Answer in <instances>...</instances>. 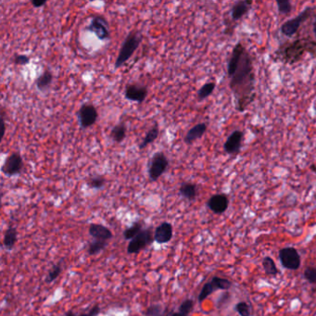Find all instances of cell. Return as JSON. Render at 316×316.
<instances>
[{"instance_id":"f35d334b","label":"cell","mask_w":316,"mask_h":316,"mask_svg":"<svg viewBox=\"0 0 316 316\" xmlns=\"http://www.w3.org/2000/svg\"><path fill=\"white\" fill-rule=\"evenodd\" d=\"M312 31H313V34L315 35L316 38V16L315 20H314V22H313V24H312Z\"/></svg>"},{"instance_id":"836d02e7","label":"cell","mask_w":316,"mask_h":316,"mask_svg":"<svg viewBox=\"0 0 316 316\" xmlns=\"http://www.w3.org/2000/svg\"><path fill=\"white\" fill-rule=\"evenodd\" d=\"M194 307V300L191 299H185L181 305L179 306V312H181L184 315L188 316L192 311Z\"/></svg>"},{"instance_id":"d6986e66","label":"cell","mask_w":316,"mask_h":316,"mask_svg":"<svg viewBox=\"0 0 316 316\" xmlns=\"http://www.w3.org/2000/svg\"><path fill=\"white\" fill-rule=\"evenodd\" d=\"M179 194L184 199L192 201L198 196V187L193 183H189V182L183 183L179 188Z\"/></svg>"},{"instance_id":"9c48e42d","label":"cell","mask_w":316,"mask_h":316,"mask_svg":"<svg viewBox=\"0 0 316 316\" xmlns=\"http://www.w3.org/2000/svg\"><path fill=\"white\" fill-rule=\"evenodd\" d=\"M312 11H313L312 8L308 7L303 12H300L297 17L287 20V22L282 24L281 28H280L282 34L287 37H291L295 35L298 32L299 26L303 24L308 18L310 17Z\"/></svg>"},{"instance_id":"9a60e30c","label":"cell","mask_w":316,"mask_h":316,"mask_svg":"<svg viewBox=\"0 0 316 316\" xmlns=\"http://www.w3.org/2000/svg\"><path fill=\"white\" fill-rule=\"evenodd\" d=\"M174 235V228L172 223L162 222L154 231V241L158 244H166L170 242Z\"/></svg>"},{"instance_id":"5b68a950","label":"cell","mask_w":316,"mask_h":316,"mask_svg":"<svg viewBox=\"0 0 316 316\" xmlns=\"http://www.w3.org/2000/svg\"><path fill=\"white\" fill-rule=\"evenodd\" d=\"M154 241V233L151 228L143 229L139 234L129 242L127 246L128 254H136L146 247L152 244Z\"/></svg>"},{"instance_id":"7402d4cb","label":"cell","mask_w":316,"mask_h":316,"mask_svg":"<svg viewBox=\"0 0 316 316\" xmlns=\"http://www.w3.org/2000/svg\"><path fill=\"white\" fill-rule=\"evenodd\" d=\"M53 74L50 70H44L40 76L35 80L36 88H38L40 91H45L47 88L50 87L52 84Z\"/></svg>"},{"instance_id":"3957f363","label":"cell","mask_w":316,"mask_h":316,"mask_svg":"<svg viewBox=\"0 0 316 316\" xmlns=\"http://www.w3.org/2000/svg\"><path fill=\"white\" fill-rule=\"evenodd\" d=\"M315 44L313 42L307 39H298L296 41L288 44V46L283 50V57L285 60L292 64L298 62L301 57L304 55L307 50L310 49V47H313Z\"/></svg>"},{"instance_id":"e575fe53","label":"cell","mask_w":316,"mask_h":316,"mask_svg":"<svg viewBox=\"0 0 316 316\" xmlns=\"http://www.w3.org/2000/svg\"><path fill=\"white\" fill-rule=\"evenodd\" d=\"M304 278L309 282L310 284H316V265L314 266H309L304 270Z\"/></svg>"},{"instance_id":"603a6c76","label":"cell","mask_w":316,"mask_h":316,"mask_svg":"<svg viewBox=\"0 0 316 316\" xmlns=\"http://www.w3.org/2000/svg\"><path fill=\"white\" fill-rule=\"evenodd\" d=\"M126 132H127V127H126L125 123H118L113 128L111 129V137L114 142L121 143L125 138Z\"/></svg>"},{"instance_id":"8992f818","label":"cell","mask_w":316,"mask_h":316,"mask_svg":"<svg viewBox=\"0 0 316 316\" xmlns=\"http://www.w3.org/2000/svg\"><path fill=\"white\" fill-rule=\"evenodd\" d=\"M169 167V160L164 152H157L153 155L148 167V176L151 181L158 180Z\"/></svg>"},{"instance_id":"d4e9b609","label":"cell","mask_w":316,"mask_h":316,"mask_svg":"<svg viewBox=\"0 0 316 316\" xmlns=\"http://www.w3.org/2000/svg\"><path fill=\"white\" fill-rule=\"evenodd\" d=\"M108 241H102V240H93L88 247V254L90 256H95L100 254V252H103L108 246Z\"/></svg>"},{"instance_id":"f546056e","label":"cell","mask_w":316,"mask_h":316,"mask_svg":"<svg viewBox=\"0 0 316 316\" xmlns=\"http://www.w3.org/2000/svg\"><path fill=\"white\" fill-rule=\"evenodd\" d=\"M106 179L104 176H95L90 177L88 180V187L91 189H101L105 186Z\"/></svg>"},{"instance_id":"6da1fadb","label":"cell","mask_w":316,"mask_h":316,"mask_svg":"<svg viewBox=\"0 0 316 316\" xmlns=\"http://www.w3.org/2000/svg\"><path fill=\"white\" fill-rule=\"evenodd\" d=\"M227 74L229 78H231L230 88L234 94L236 109L240 112H243L253 101L255 96V74L251 55L247 49L243 53L239 64L234 70L227 72Z\"/></svg>"},{"instance_id":"30bf717a","label":"cell","mask_w":316,"mask_h":316,"mask_svg":"<svg viewBox=\"0 0 316 316\" xmlns=\"http://www.w3.org/2000/svg\"><path fill=\"white\" fill-rule=\"evenodd\" d=\"M78 120L83 129H88L97 123L99 118V112L96 107L91 103L83 104L78 111Z\"/></svg>"},{"instance_id":"8fae6325","label":"cell","mask_w":316,"mask_h":316,"mask_svg":"<svg viewBox=\"0 0 316 316\" xmlns=\"http://www.w3.org/2000/svg\"><path fill=\"white\" fill-rule=\"evenodd\" d=\"M24 167V161L22 156L17 152L12 153L5 161L2 166V173L7 176H17L22 173Z\"/></svg>"},{"instance_id":"44dd1931","label":"cell","mask_w":316,"mask_h":316,"mask_svg":"<svg viewBox=\"0 0 316 316\" xmlns=\"http://www.w3.org/2000/svg\"><path fill=\"white\" fill-rule=\"evenodd\" d=\"M159 135H160V127H159L158 123H155L153 124L152 127L146 132V136L144 137V139L139 145V148L144 149L148 145L152 144L153 142L158 138Z\"/></svg>"},{"instance_id":"cb8c5ba5","label":"cell","mask_w":316,"mask_h":316,"mask_svg":"<svg viewBox=\"0 0 316 316\" xmlns=\"http://www.w3.org/2000/svg\"><path fill=\"white\" fill-rule=\"evenodd\" d=\"M143 225H144V222L142 221L134 222L130 227L123 231V239L125 240H133L143 230Z\"/></svg>"},{"instance_id":"d6a6232c","label":"cell","mask_w":316,"mask_h":316,"mask_svg":"<svg viewBox=\"0 0 316 316\" xmlns=\"http://www.w3.org/2000/svg\"><path fill=\"white\" fill-rule=\"evenodd\" d=\"M235 311L240 316H251L252 314V307L245 301H240L234 307Z\"/></svg>"},{"instance_id":"277c9868","label":"cell","mask_w":316,"mask_h":316,"mask_svg":"<svg viewBox=\"0 0 316 316\" xmlns=\"http://www.w3.org/2000/svg\"><path fill=\"white\" fill-rule=\"evenodd\" d=\"M233 283L226 278H222L219 276H213L211 281L207 282L201 288L199 293L198 300L199 303H201L203 300H205L210 295L216 290H228L231 288Z\"/></svg>"},{"instance_id":"2e32d148","label":"cell","mask_w":316,"mask_h":316,"mask_svg":"<svg viewBox=\"0 0 316 316\" xmlns=\"http://www.w3.org/2000/svg\"><path fill=\"white\" fill-rule=\"evenodd\" d=\"M88 233L95 240H102L108 242L113 236L111 230L100 223H91L89 225Z\"/></svg>"},{"instance_id":"52a82bcc","label":"cell","mask_w":316,"mask_h":316,"mask_svg":"<svg viewBox=\"0 0 316 316\" xmlns=\"http://www.w3.org/2000/svg\"><path fill=\"white\" fill-rule=\"evenodd\" d=\"M278 257L283 267L286 269L295 271L300 267V255L299 252L293 247H286L281 249L278 252Z\"/></svg>"},{"instance_id":"484cf974","label":"cell","mask_w":316,"mask_h":316,"mask_svg":"<svg viewBox=\"0 0 316 316\" xmlns=\"http://www.w3.org/2000/svg\"><path fill=\"white\" fill-rule=\"evenodd\" d=\"M168 310L164 309L162 304H152L148 306L145 310V316H170L171 312L168 314Z\"/></svg>"},{"instance_id":"8d00e7d4","label":"cell","mask_w":316,"mask_h":316,"mask_svg":"<svg viewBox=\"0 0 316 316\" xmlns=\"http://www.w3.org/2000/svg\"><path fill=\"white\" fill-rule=\"evenodd\" d=\"M46 3H47L46 1H35V0L31 1V4L35 8H41V7L45 6Z\"/></svg>"},{"instance_id":"e0dca14e","label":"cell","mask_w":316,"mask_h":316,"mask_svg":"<svg viewBox=\"0 0 316 316\" xmlns=\"http://www.w3.org/2000/svg\"><path fill=\"white\" fill-rule=\"evenodd\" d=\"M253 2L251 0L246 1H238L234 4L231 10V16L234 21H239L241 18L244 17L250 10L252 9Z\"/></svg>"},{"instance_id":"7c38bea8","label":"cell","mask_w":316,"mask_h":316,"mask_svg":"<svg viewBox=\"0 0 316 316\" xmlns=\"http://www.w3.org/2000/svg\"><path fill=\"white\" fill-rule=\"evenodd\" d=\"M147 93H148V89L145 86L140 84H131L125 88L124 97L126 100L135 101L141 104L144 102V100H146Z\"/></svg>"},{"instance_id":"4fadbf2b","label":"cell","mask_w":316,"mask_h":316,"mask_svg":"<svg viewBox=\"0 0 316 316\" xmlns=\"http://www.w3.org/2000/svg\"><path fill=\"white\" fill-rule=\"evenodd\" d=\"M244 139V134L242 131L235 130L231 135H229L228 138L225 141L223 148L224 151L229 155H235L240 152L242 142Z\"/></svg>"},{"instance_id":"5bb4252c","label":"cell","mask_w":316,"mask_h":316,"mask_svg":"<svg viewBox=\"0 0 316 316\" xmlns=\"http://www.w3.org/2000/svg\"><path fill=\"white\" fill-rule=\"evenodd\" d=\"M207 206L213 213L222 214L228 209V197L225 194H215L209 199Z\"/></svg>"},{"instance_id":"74e56055","label":"cell","mask_w":316,"mask_h":316,"mask_svg":"<svg viewBox=\"0 0 316 316\" xmlns=\"http://www.w3.org/2000/svg\"><path fill=\"white\" fill-rule=\"evenodd\" d=\"M170 316H186V315H184V314H182L181 312H179V311H172V312H171Z\"/></svg>"},{"instance_id":"4dcf8cb0","label":"cell","mask_w":316,"mask_h":316,"mask_svg":"<svg viewBox=\"0 0 316 316\" xmlns=\"http://www.w3.org/2000/svg\"><path fill=\"white\" fill-rule=\"evenodd\" d=\"M100 305H95L94 307L87 312H81V313H75L72 310H68L65 312V316H99L100 315Z\"/></svg>"},{"instance_id":"7a4b0ae2","label":"cell","mask_w":316,"mask_h":316,"mask_svg":"<svg viewBox=\"0 0 316 316\" xmlns=\"http://www.w3.org/2000/svg\"><path fill=\"white\" fill-rule=\"evenodd\" d=\"M143 40V36L140 32L133 31L125 37L120 51L118 54L117 59L115 60V68H121L125 62H127L130 58L134 55L136 49L140 46Z\"/></svg>"},{"instance_id":"ffe728a7","label":"cell","mask_w":316,"mask_h":316,"mask_svg":"<svg viewBox=\"0 0 316 316\" xmlns=\"http://www.w3.org/2000/svg\"><path fill=\"white\" fill-rule=\"evenodd\" d=\"M18 240V231L16 227H9L7 229L4 238H3V245L7 251H12L15 246Z\"/></svg>"},{"instance_id":"1f68e13d","label":"cell","mask_w":316,"mask_h":316,"mask_svg":"<svg viewBox=\"0 0 316 316\" xmlns=\"http://www.w3.org/2000/svg\"><path fill=\"white\" fill-rule=\"evenodd\" d=\"M276 4H277V8H278V12L280 14L287 15L292 11V4L288 0H277Z\"/></svg>"},{"instance_id":"4316f807","label":"cell","mask_w":316,"mask_h":316,"mask_svg":"<svg viewBox=\"0 0 316 316\" xmlns=\"http://www.w3.org/2000/svg\"><path fill=\"white\" fill-rule=\"evenodd\" d=\"M262 264H263V267H264V272L266 275H276L279 273L277 267H276L275 261L269 256L264 257Z\"/></svg>"},{"instance_id":"ac0fdd59","label":"cell","mask_w":316,"mask_h":316,"mask_svg":"<svg viewBox=\"0 0 316 316\" xmlns=\"http://www.w3.org/2000/svg\"><path fill=\"white\" fill-rule=\"evenodd\" d=\"M207 131V124L205 123H200L196 124L188 132V134L184 138V142L188 145L192 144L193 142L201 138Z\"/></svg>"},{"instance_id":"ba28073f","label":"cell","mask_w":316,"mask_h":316,"mask_svg":"<svg viewBox=\"0 0 316 316\" xmlns=\"http://www.w3.org/2000/svg\"><path fill=\"white\" fill-rule=\"evenodd\" d=\"M86 29L97 35L100 40H109L111 38L110 25L102 15H95Z\"/></svg>"},{"instance_id":"83f0119b","label":"cell","mask_w":316,"mask_h":316,"mask_svg":"<svg viewBox=\"0 0 316 316\" xmlns=\"http://www.w3.org/2000/svg\"><path fill=\"white\" fill-rule=\"evenodd\" d=\"M215 86V83L213 82L207 83L204 86H202L198 91V100H204L208 97H210L213 93Z\"/></svg>"},{"instance_id":"d590c367","label":"cell","mask_w":316,"mask_h":316,"mask_svg":"<svg viewBox=\"0 0 316 316\" xmlns=\"http://www.w3.org/2000/svg\"><path fill=\"white\" fill-rule=\"evenodd\" d=\"M13 61H14V63L16 65H27L30 62V58L28 56H26V55H16L15 57H14V59H13Z\"/></svg>"},{"instance_id":"f1b7e54d","label":"cell","mask_w":316,"mask_h":316,"mask_svg":"<svg viewBox=\"0 0 316 316\" xmlns=\"http://www.w3.org/2000/svg\"><path fill=\"white\" fill-rule=\"evenodd\" d=\"M61 272H62V264H61V262H59L58 264L53 265L52 268L48 272V274L45 278V282L47 284H51L59 277Z\"/></svg>"}]
</instances>
